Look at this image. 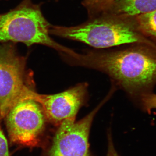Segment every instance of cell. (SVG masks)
<instances>
[{"mask_svg": "<svg viewBox=\"0 0 156 156\" xmlns=\"http://www.w3.org/2000/svg\"><path fill=\"white\" fill-rule=\"evenodd\" d=\"M136 45L117 51L77 53L72 63L105 73L129 94L140 97L156 83V45Z\"/></svg>", "mask_w": 156, "mask_h": 156, "instance_id": "6da1fadb", "label": "cell"}, {"mask_svg": "<svg viewBox=\"0 0 156 156\" xmlns=\"http://www.w3.org/2000/svg\"><path fill=\"white\" fill-rule=\"evenodd\" d=\"M49 34L100 49L127 44H155L138 30L134 17L109 14L89 18L75 26L51 25Z\"/></svg>", "mask_w": 156, "mask_h": 156, "instance_id": "7a4b0ae2", "label": "cell"}, {"mask_svg": "<svg viewBox=\"0 0 156 156\" xmlns=\"http://www.w3.org/2000/svg\"><path fill=\"white\" fill-rule=\"evenodd\" d=\"M51 26L42 13L41 5L23 0L14 9L0 14V43H22L27 47L43 45L62 54L69 53L72 50L50 37Z\"/></svg>", "mask_w": 156, "mask_h": 156, "instance_id": "3957f363", "label": "cell"}, {"mask_svg": "<svg viewBox=\"0 0 156 156\" xmlns=\"http://www.w3.org/2000/svg\"><path fill=\"white\" fill-rule=\"evenodd\" d=\"M14 43L0 44V118H5L14 105L29 98L34 90L28 83L26 59L18 54Z\"/></svg>", "mask_w": 156, "mask_h": 156, "instance_id": "277c9868", "label": "cell"}, {"mask_svg": "<svg viewBox=\"0 0 156 156\" xmlns=\"http://www.w3.org/2000/svg\"><path fill=\"white\" fill-rule=\"evenodd\" d=\"M112 95L106 97L82 119L65 120L58 126L47 156H93L90 150L89 136L95 115Z\"/></svg>", "mask_w": 156, "mask_h": 156, "instance_id": "5b68a950", "label": "cell"}, {"mask_svg": "<svg viewBox=\"0 0 156 156\" xmlns=\"http://www.w3.org/2000/svg\"><path fill=\"white\" fill-rule=\"evenodd\" d=\"M6 126L12 142L27 146L38 143L46 118L41 106L31 98L20 101L6 115Z\"/></svg>", "mask_w": 156, "mask_h": 156, "instance_id": "8992f818", "label": "cell"}, {"mask_svg": "<svg viewBox=\"0 0 156 156\" xmlns=\"http://www.w3.org/2000/svg\"><path fill=\"white\" fill-rule=\"evenodd\" d=\"M87 83H80L53 95H41L34 91L30 98L41 106L46 119L59 126L65 120H76L87 96Z\"/></svg>", "mask_w": 156, "mask_h": 156, "instance_id": "52a82bcc", "label": "cell"}, {"mask_svg": "<svg viewBox=\"0 0 156 156\" xmlns=\"http://www.w3.org/2000/svg\"><path fill=\"white\" fill-rule=\"evenodd\" d=\"M156 10V0H115L105 14L134 17Z\"/></svg>", "mask_w": 156, "mask_h": 156, "instance_id": "ba28073f", "label": "cell"}, {"mask_svg": "<svg viewBox=\"0 0 156 156\" xmlns=\"http://www.w3.org/2000/svg\"><path fill=\"white\" fill-rule=\"evenodd\" d=\"M134 17L139 31L156 40V10Z\"/></svg>", "mask_w": 156, "mask_h": 156, "instance_id": "9c48e42d", "label": "cell"}, {"mask_svg": "<svg viewBox=\"0 0 156 156\" xmlns=\"http://www.w3.org/2000/svg\"><path fill=\"white\" fill-rule=\"evenodd\" d=\"M114 1L83 0L82 4L87 9L89 18H92L107 12Z\"/></svg>", "mask_w": 156, "mask_h": 156, "instance_id": "30bf717a", "label": "cell"}, {"mask_svg": "<svg viewBox=\"0 0 156 156\" xmlns=\"http://www.w3.org/2000/svg\"><path fill=\"white\" fill-rule=\"evenodd\" d=\"M143 107L146 111L150 112L156 109V95L147 93L140 96Z\"/></svg>", "mask_w": 156, "mask_h": 156, "instance_id": "8fae6325", "label": "cell"}, {"mask_svg": "<svg viewBox=\"0 0 156 156\" xmlns=\"http://www.w3.org/2000/svg\"><path fill=\"white\" fill-rule=\"evenodd\" d=\"M0 118V119H1ZM0 156H9L8 142L0 126Z\"/></svg>", "mask_w": 156, "mask_h": 156, "instance_id": "7c38bea8", "label": "cell"}, {"mask_svg": "<svg viewBox=\"0 0 156 156\" xmlns=\"http://www.w3.org/2000/svg\"><path fill=\"white\" fill-rule=\"evenodd\" d=\"M108 152L106 156H119L114 146L110 132H109L108 134Z\"/></svg>", "mask_w": 156, "mask_h": 156, "instance_id": "4fadbf2b", "label": "cell"}]
</instances>
